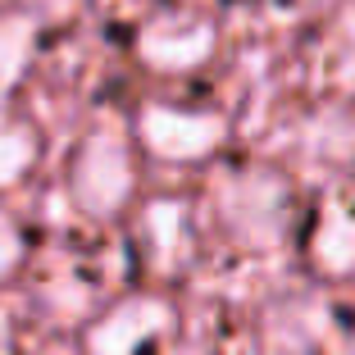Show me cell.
<instances>
[{
  "mask_svg": "<svg viewBox=\"0 0 355 355\" xmlns=\"http://www.w3.org/2000/svg\"><path fill=\"white\" fill-rule=\"evenodd\" d=\"M69 205L87 223H119L137 200V146L119 123H96L78 137L64 168Z\"/></svg>",
  "mask_w": 355,
  "mask_h": 355,
  "instance_id": "2",
  "label": "cell"
},
{
  "mask_svg": "<svg viewBox=\"0 0 355 355\" xmlns=\"http://www.w3.org/2000/svg\"><path fill=\"white\" fill-rule=\"evenodd\" d=\"M260 346L269 355H337L346 346L342 305L324 292H282L260 319Z\"/></svg>",
  "mask_w": 355,
  "mask_h": 355,
  "instance_id": "5",
  "label": "cell"
},
{
  "mask_svg": "<svg viewBox=\"0 0 355 355\" xmlns=\"http://www.w3.org/2000/svg\"><path fill=\"white\" fill-rule=\"evenodd\" d=\"M164 342L173 346V355H251L255 337L228 305H200V314H191V319L178 314L173 333Z\"/></svg>",
  "mask_w": 355,
  "mask_h": 355,
  "instance_id": "9",
  "label": "cell"
},
{
  "mask_svg": "<svg viewBox=\"0 0 355 355\" xmlns=\"http://www.w3.org/2000/svg\"><path fill=\"white\" fill-rule=\"evenodd\" d=\"M5 346H10V319H5V310H0V355H5Z\"/></svg>",
  "mask_w": 355,
  "mask_h": 355,
  "instance_id": "13",
  "label": "cell"
},
{
  "mask_svg": "<svg viewBox=\"0 0 355 355\" xmlns=\"http://www.w3.org/2000/svg\"><path fill=\"white\" fill-rule=\"evenodd\" d=\"M42 164V132L23 114H5L0 110V196L23 187Z\"/></svg>",
  "mask_w": 355,
  "mask_h": 355,
  "instance_id": "10",
  "label": "cell"
},
{
  "mask_svg": "<svg viewBox=\"0 0 355 355\" xmlns=\"http://www.w3.org/2000/svg\"><path fill=\"white\" fill-rule=\"evenodd\" d=\"M178 305L164 292H123L83 319V355H146L164 346Z\"/></svg>",
  "mask_w": 355,
  "mask_h": 355,
  "instance_id": "3",
  "label": "cell"
},
{
  "mask_svg": "<svg viewBox=\"0 0 355 355\" xmlns=\"http://www.w3.org/2000/svg\"><path fill=\"white\" fill-rule=\"evenodd\" d=\"M305 260L319 278H355V200L328 191L305 219Z\"/></svg>",
  "mask_w": 355,
  "mask_h": 355,
  "instance_id": "8",
  "label": "cell"
},
{
  "mask_svg": "<svg viewBox=\"0 0 355 355\" xmlns=\"http://www.w3.org/2000/svg\"><path fill=\"white\" fill-rule=\"evenodd\" d=\"M137 264L155 278H187L200 260V223L182 196H155L132 228Z\"/></svg>",
  "mask_w": 355,
  "mask_h": 355,
  "instance_id": "6",
  "label": "cell"
},
{
  "mask_svg": "<svg viewBox=\"0 0 355 355\" xmlns=\"http://www.w3.org/2000/svg\"><path fill=\"white\" fill-rule=\"evenodd\" d=\"M209 214L237 251L273 255L292 241L301 223V200H296V182L282 168L246 159L219 168L209 187Z\"/></svg>",
  "mask_w": 355,
  "mask_h": 355,
  "instance_id": "1",
  "label": "cell"
},
{
  "mask_svg": "<svg viewBox=\"0 0 355 355\" xmlns=\"http://www.w3.org/2000/svg\"><path fill=\"white\" fill-rule=\"evenodd\" d=\"M137 146L159 164H205L228 141V119L214 110H187V105L146 101L137 110Z\"/></svg>",
  "mask_w": 355,
  "mask_h": 355,
  "instance_id": "4",
  "label": "cell"
},
{
  "mask_svg": "<svg viewBox=\"0 0 355 355\" xmlns=\"http://www.w3.org/2000/svg\"><path fill=\"white\" fill-rule=\"evenodd\" d=\"M137 55L155 73H196L200 64L214 55V23L191 10L155 14L146 28L137 32Z\"/></svg>",
  "mask_w": 355,
  "mask_h": 355,
  "instance_id": "7",
  "label": "cell"
},
{
  "mask_svg": "<svg viewBox=\"0 0 355 355\" xmlns=\"http://www.w3.org/2000/svg\"><path fill=\"white\" fill-rule=\"evenodd\" d=\"M28 255H32L28 228H23L10 209L0 205V287H5V282H14L23 269H28Z\"/></svg>",
  "mask_w": 355,
  "mask_h": 355,
  "instance_id": "12",
  "label": "cell"
},
{
  "mask_svg": "<svg viewBox=\"0 0 355 355\" xmlns=\"http://www.w3.org/2000/svg\"><path fill=\"white\" fill-rule=\"evenodd\" d=\"M37 55V23L28 14H0V92L19 87Z\"/></svg>",
  "mask_w": 355,
  "mask_h": 355,
  "instance_id": "11",
  "label": "cell"
}]
</instances>
